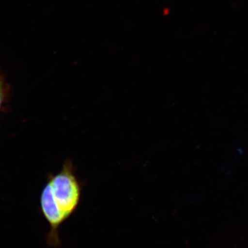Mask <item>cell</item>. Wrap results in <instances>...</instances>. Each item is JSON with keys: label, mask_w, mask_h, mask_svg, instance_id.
I'll return each mask as SVG.
<instances>
[{"label": "cell", "mask_w": 248, "mask_h": 248, "mask_svg": "<svg viewBox=\"0 0 248 248\" xmlns=\"http://www.w3.org/2000/svg\"><path fill=\"white\" fill-rule=\"evenodd\" d=\"M50 184L55 202L67 219L78 208L82 189V184L75 175L71 164L67 163Z\"/></svg>", "instance_id": "6da1fadb"}, {"label": "cell", "mask_w": 248, "mask_h": 248, "mask_svg": "<svg viewBox=\"0 0 248 248\" xmlns=\"http://www.w3.org/2000/svg\"><path fill=\"white\" fill-rule=\"evenodd\" d=\"M42 211L53 230H57L66 220L55 202L50 182L46 186L41 197Z\"/></svg>", "instance_id": "7a4b0ae2"}, {"label": "cell", "mask_w": 248, "mask_h": 248, "mask_svg": "<svg viewBox=\"0 0 248 248\" xmlns=\"http://www.w3.org/2000/svg\"><path fill=\"white\" fill-rule=\"evenodd\" d=\"M1 97H2V89H1V84L0 82V105H1Z\"/></svg>", "instance_id": "3957f363"}]
</instances>
